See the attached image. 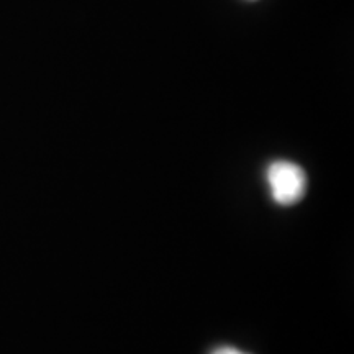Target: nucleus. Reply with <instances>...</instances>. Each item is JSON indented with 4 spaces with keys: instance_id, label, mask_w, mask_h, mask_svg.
Listing matches in <instances>:
<instances>
[{
    "instance_id": "nucleus-1",
    "label": "nucleus",
    "mask_w": 354,
    "mask_h": 354,
    "mask_svg": "<svg viewBox=\"0 0 354 354\" xmlns=\"http://www.w3.org/2000/svg\"><path fill=\"white\" fill-rule=\"evenodd\" d=\"M272 201L277 205L289 207L300 202L307 192V174L299 165L279 159L268 166L266 171Z\"/></svg>"
},
{
    "instance_id": "nucleus-2",
    "label": "nucleus",
    "mask_w": 354,
    "mask_h": 354,
    "mask_svg": "<svg viewBox=\"0 0 354 354\" xmlns=\"http://www.w3.org/2000/svg\"><path fill=\"white\" fill-rule=\"evenodd\" d=\"M210 354H248V353H243L240 349L232 348V346H221V348L214 349Z\"/></svg>"
}]
</instances>
